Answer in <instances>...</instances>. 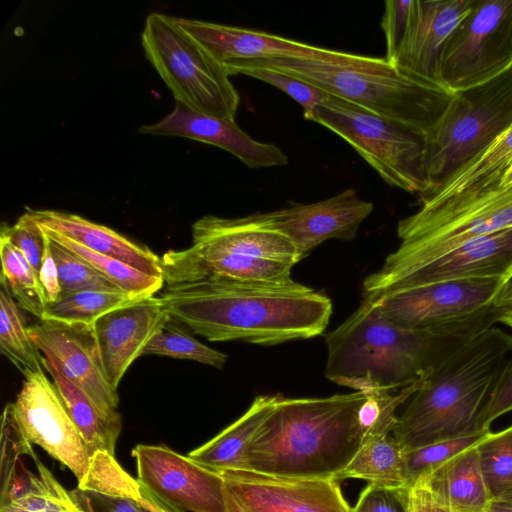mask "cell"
<instances>
[{
	"instance_id": "51",
	"label": "cell",
	"mask_w": 512,
	"mask_h": 512,
	"mask_svg": "<svg viewBox=\"0 0 512 512\" xmlns=\"http://www.w3.org/2000/svg\"><path fill=\"white\" fill-rule=\"evenodd\" d=\"M488 512H512V506L499 501H492Z\"/></svg>"
},
{
	"instance_id": "34",
	"label": "cell",
	"mask_w": 512,
	"mask_h": 512,
	"mask_svg": "<svg viewBox=\"0 0 512 512\" xmlns=\"http://www.w3.org/2000/svg\"><path fill=\"white\" fill-rule=\"evenodd\" d=\"M179 324L170 317L150 339L142 355L188 359L222 369L227 361V355L201 343Z\"/></svg>"
},
{
	"instance_id": "29",
	"label": "cell",
	"mask_w": 512,
	"mask_h": 512,
	"mask_svg": "<svg viewBox=\"0 0 512 512\" xmlns=\"http://www.w3.org/2000/svg\"><path fill=\"white\" fill-rule=\"evenodd\" d=\"M34 462L37 473L27 469L0 497V512H80L70 491L38 458Z\"/></svg>"
},
{
	"instance_id": "20",
	"label": "cell",
	"mask_w": 512,
	"mask_h": 512,
	"mask_svg": "<svg viewBox=\"0 0 512 512\" xmlns=\"http://www.w3.org/2000/svg\"><path fill=\"white\" fill-rule=\"evenodd\" d=\"M143 134L179 136L217 146L233 154L251 169L278 167L288 163L275 144L254 140L234 120L206 115L175 101L162 120L139 128Z\"/></svg>"
},
{
	"instance_id": "18",
	"label": "cell",
	"mask_w": 512,
	"mask_h": 512,
	"mask_svg": "<svg viewBox=\"0 0 512 512\" xmlns=\"http://www.w3.org/2000/svg\"><path fill=\"white\" fill-rule=\"evenodd\" d=\"M177 22L225 69L236 62L264 58L336 61L342 53L253 29L184 18Z\"/></svg>"
},
{
	"instance_id": "22",
	"label": "cell",
	"mask_w": 512,
	"mask_h": 512,
	"mask_svg": "<svg viewBox=\"0 0 512 512\" xmlns=\"http://www.w3.org/2000/svg\"><path fill=\"white\" fill-rule=\"evenodd\" d=\"M471 278H498L505 281L512 278V227L456 247L408 272L381 293L397 288Z\"/></svg>"
},
{
	"instance_id": "50",
	"label": "cell",
	"mask_w": 512,
	"mask_h": 512,
	"mask_svg": "<svg viewBox=\"0 0 512 512\" xmlns=\"http://www.w3.org/2000/svg\"><path fill=\"white\" fill-rule=\"evenodd\" d=\"M512 187V163L508 167V169L505 171L504 175L502 176L499 188H510Z\"/></svg>"
},
{
	"instance_id": "1",
	"label": "cell",
	"mask_w": 512,
	"mask_h": 512,
	"mask_svg": "<svg viewBox=\"0 0 512 512\" xmlns=\"http://www.w3.org/2000/svg\"><path fill=\"white\" fill-rule=\"evenodd\" d=\"M171 318L212 342L265 346L321 335L332 302L296 281L225 279L167 285L159 296Z\"/></svg>"
},
{
	"instance_id": "2",
	"label": "cell",
	"mask_w": 512,
	"mask_h": 512,
	"mask_svg": "<svg viewBox=\"0 0 512 512\" xmlns=\"http://www.w3.org/2000/svg\"><path fill=\"white\" fill-rule=\"evenodd\" d=\"M365 391L328 397H279L245 451V470L333 479L356 455L369 429Z\"/></svg>"
},
{
	"instance_id": "33",
	"label": "cell",
	"mask_w": 512,
	"mask_h": 512,
	"mask_svg": "<svg viewBox=\"0 0 512 512\" xmlns=\"http://www.w3.org/2000/svg\"><path fill=\"white\" fill-rule=\"evenodd\" d=\"M2 273L0 281L8 286L20 308L42 319L45 299L38 276L22 252L0 236Z\"/></svg>"
},
{
	"instance_id": "31",
	"label": "cell",
	"mask_w": 512,
	"mask_h": 512,
	"mask_svg": "<svg viewBox=\"0 0 512 512\" xmlns=\"http://www.w3.org/2000/svg\"><path fill=\"white\" fill-rule=\"evenodd\" d=\"M139 300L142 299H137L122 290L78 291L46 303L41 320L93 326L109 312Z\"/></svg>"
},
{
	"instance_id": "15",
	"label": "cell",
	"mask_w": 512,
	"mask_h": 512,
	"mask_svg": "<svg viewBox=\"0 0 512 512\" xmlns=\"http://www.w3.org/2000/svg\"><path fill=\"white\" fill-rule=\"evenodd\" d=\"M29 335L42 355L104 414L121 415L116 410L119 396L106 377L93 326L40 320L29 326Z\"/></svg>"
},
{
	"instance_id": "26",
	"label": "cell",
	"mask_w": 512,
	"mask_h": 512,
	"mask_svg": "<svg viewBox=\"0 0 512 512\" xmlns=\"http://www.w3.org/2000/svg\"><path fill=\"white\" fill-rule=\"evenodd\" d=\"M279 394L255 397L248 410L205 444L188 453L198 464L216 471L245 470V451Z\"/></svg>"
},
{
	"instance_id": "8",
	"label": "cell",
	"mask_w": 512,
	"mask_h": 512,
	"mask_svg": "<svg viewBox=\"0 0 512 512\" xmlns=\"http://www.w3.org/2000/svg\"><path fill=\"white\" fill-rule=\"evenodd\" d=\"M506 281L455 279L385 291L370 298L404 329L438 337L471 339L497 324L493 306Z\"/></svg>"
},
{
	"instance_id": "41",
	"label": "cell",
	"mask_w": 512,
	"mask_h": 512,
	"mask_svg": "<svg viewBox=\"0 0 512 512\" xmlns=\"http://www.w3.org/2000/svg\"><path fill=\"white\" fill-rule=\"evenodd\" d=\"M0 236L22 252L38 276L48 237L32 214L27 211L13 226L3 224Z\"/></svg>"
},
{
	"instance_id": "46",
	"label": "cell",
	"mask_w": 512,
	"mask_h": 512,
	"mask_svg": "<svg viewBox=\"0 0 512 512\" xmlns=\"http://www.w3.org/2000/svg\"><path fill=\"white\" fill-rule=\"evenodd\" d=\"M408 512H452L446 501L422 478L409 489Z\"/></svg>"
},
{
	"instance_id": "25",
	"label": "cell",
	"mask_w": 512,
	"mask_h": 512,
	"mask_svg": "<svg viewBox=\"0 0 512 512\" xmlns=\"http://www.w3.org/2000/svg\"><path fill=\"white\" fill-rule=\"evenodd\" d=\"M419 478L446 501L452 512H488L493 501L481 471L477 446Z\"/></svg>"
},
{
	"instance_id": "27",
	"label": "cell",
	"mask_w": 512,
	"mask_h": 512,
	"mask_svg": "<svg viewBox=\"0 0 512 512\" xmlns=\"http://www.w3.org/2000/svg\"><path fill=\"white\" fill-rule=\"evenodd\" d=\"M43 365L84 438L90 456L97 451H107L114 455L115 444L121 431V415L110 417L104 414L82 389L63 376L45 357Z\"/></svg>"
},
{
	"instance_id": "38",
	"label": "cell",
	"mask_w": 512,
	"mask_h": 512,
	"mask_svg": "<svg viewBox=\"0 0 512 512\" xmlns=\"http://www.w3.org/2000/svg\"><path fill=\"white\" fill-rule=\"evenodd\" d=\"M48 239L51 253L57 264L61 296L83 290H120L83 259L49 237Z\"/></svg>"
},
{
	"instance_id": "40",
	"label": "cell",
	"mask_w": 512,
	"mask_h": 512,
	"mask_svg": "<svg viewBox=\"0 0 512 512\" xmlns=\"http://www.w3.org/2000/svg\"><path fill=\"white\" fill-rule=\"evenodd\" d=\"M234 74H244L266 82L294 99L304 110V118L307 120L314 108L329 94L320 88L301 79L264 67H240Z\"/></svg>"
},
{
	"instance_id": "13",
	"label": "cell",
	"mask_w": 512,
	"mask_h": 512,
	"mask_svg": "<svg viewBox=\"0 0 512 512\" xmlns=\"http://www.w3.org/2000/svg\"><path fill=\"white\" fill-rule=\"evenodd\" d=\"M220 473L227 512H352L337 480L281 477L252 470Z\"/></svg>"
},
{
	"instance_id": "24",
	"label": "cell",
	"mask_w": 512,
	"mask_h": 512,
	"mask_svg": "<svg viewBox=\"0 0 512 512\" xmlns=\"http://www.w3.org/2000/svg\"><path fill=\"white\" fill-rule=\"evenodd\" d=\"M511 163L512 127L441 185L420 197L421 206H454L491 193L499 189Z\"/></svg>"
},
{
	"instance_id": "47",
	"label": "cell",
	"mask_w": 512,
	"mask_h": 512,
	"mask_svg": "<svg viewBox=\"0 0 512 512\" xmlns=\"http://www.w3.org/2000/svg\"><path fill=\"white\" fill-rule=\"evenodd\" d=\"M38 279L46 303L54 302L60 298L61 286L59 274L57 264L49 247V239L38 273Z\"/></svg>"
},
{
	"instance_id": "48",
	"label": "cell",
	"mask_w": 512,
	"mask_h": 512,
	"mask_svg": "<svg viewBox=\"0 0 512 512\" xmlns=\"http://www.w3.org/2000/svg\"><path fill=\"white\" fill-rule=\"evenodd\" d=\"M493 312L497 323L512 330V278L504 283L494 301Z\"/></svg>"
},
{
	"instance_id": "35",
	"label": "cell",
	"mask_w": 512,
	"mask_h": 512,
	"mask_svg": "<svg viewBox=\"0 0 512 512\" xmlns=\"http://www.w3.org/2000/svg\"><path fill=\"white\" fill-rule=\"evenodd\" d=\"M492 432L491 429L473 431L425 446L403 450L410 485L453 457L479 445Z\"/></svg>"
},
{
	"instance_id": "42",
	"label": "cell",
	"mask_w": 512,
	"mask_h": 512,
	"mask_svg": "<svg viewBox=\"0 0 512 512\" xmlns=\"http://www.w3.org/2000/svg\"><path fill=\"white\" fill-rule=\"evenodd\" d=\"M415 0H387L381 21L386 42V56L392 62L398 53L411 24Z\"/></svg>"
},
{
	"instance_id": "43",
	"label": "cell",
	"mask_w": 512,
	"mask_h": 512,
	"mask_svg": "<svg viewBox=\"0 0 512 512\" xmlns=\"http://www.w3.org/2000/svg\"><path fill=\"white\" fill-rule=\"evenodd\" d=\"M409 489L368 484L352 512H408Z\"/></svg>"
},
{
	"instance_id": "14",
	"label": "cell",
	"mask_w": 512,
	"mask_h": 512,
	"mask_svg": "<svg viewBox=\"0 0 512 512\" xmlns=\"http://www.w3.org/2000/svg\"><path fill=\"white\" fill-rule=\"evenodd\" d=\"M132 456L138 482L168 505L183 512H227L221 473L164 445L138 444Z\"/></svg>"
},
{
	"instance_id": "49",
	"label": "cell",
	"mask_w": 512,
	"mask_h": 512,
	"mask_svg": "<svg viewBox=\"0 0 512 512\" xmlns=\"http://www.w3.org/2000/svg\"><path fill=\"white\" fill-rule=\"evenodd\" d=\"M138 503L143 512H183L163 502L141 484Z\"/></svg>"
},
{
	"instance_id": "17",
	"label": "cell",
	"mask_w": 512,
	"mask_h": 512,
	"mask_svg": "<svg viewBox=\"0 0 512 512\" xmlns=\"http://www.w3.org/2000/svg\"><path fill=\"white\" fill-rule=\"evenodd\" d=\"M474 4L475 0H415L408 33L390 63L412 78L443 87L441 53Z\"/></svg>"
},
{
	"instance_id": "16",
	"label": "cell",
	"mask_w": 512,
	"mask_h": 512,
	"mask_svg": "<svg viewBox=\"0 0 512 512\" xmlns=\"http://www.w3.org/2000/svg\"><path fill=\"white\" fill-rule=\"evenodd\" d=\"M372 210V202L359 198L354 189H346L318 202L292 203L269 215L275 228L295 245L302 260L328 239H354Z\"/></svg>"
},
{
	"instance_id": "12",
	"label": "cell",
	"mask_w": 512,
	"mask_h": 512,
	"mask_svg": "<svg viewBox=\"0 0 512 512\" xmlns=\"http://www.w3.org/2000/svg\"><path fill=\"white\" fill-rule=\"evenodd\" d=\"M14 403L16 417L27 440L66 466L81 482L91 456L53 381L44 371L26 370Z\"/></svg>"
},
{
	"instance_id": "19",
	"label": "cell",
	"mask_w": 512,
	"mask_h": 512,
	"mask_svg": "<svg viewBox=\"0 0 512 512\" xmlns=\"http://www.w3.org/2000/svg\"><path fill=\"white\" fill-rule=\"evenodd\" d=\"M191 247L295 265V245L273 225L269 212L240 218L205 215L192 225Z\"/></svg>"
},
{
	"instance_id": "21",
	"label": "cell",
	"mask_w": 512,
	"mask_h": 512,
	"mask_svg": "<svg viewBox=\"0 0 512 512\" xmlns=\"http://www.w3.org/2000/svg\"><path fill=\"white\" fill-rule=\"evenodd\" d=\"M170 318L159 297H148L102 316L93 325L110 385L117 387L130 365Z\"/></svg>"
},
{
	"instance_id": "9",
	"label": "cell",
	"mask_w": 512,
	"mask_h": 512,
	"mask_svg": "<svg viewBox=\"0 0 512 512\" xmlns=\"http://www.w3.org/2000/svg\"><path fill=\"white\" fill-rule=\"evenodd\" d=\"M147 59L179 101L206 115L234 120L239 95L224 66L185 32L177 18L150 14L141 34Z\"/></svg>"
},
{
	"instance_id": "32",
	"label": "cell",
	"mask_w": 512,
	"mask_h": 512,
	"mask_svg": "<svg viewBox=\"0 0 512 512\" xmlns=\"http://www.w3.org/2000/svg\"><path fill=\"white\" fill-rule=\"evenodd\" d=\"M0 350L22 373L44 371V356L29 335L20 306L0 281Z\"/></svg>"
},
{
	"instance_id": "37",
	"label": "cell",
	"mask_w": 512,
	"mask_h": 512,
	"mask_svg": "<svg viewBox=\"0 0 512 512\" xmlns=\"http://www.w3.org/2000/svg\"><path fill=\"white\" fill-rule=\"evenodd\" d=\"M77 487L136 500L140 497L138 480L126 473L107 451H97L91 456L88 471Z\"/></svg>"
},
{
	"instance_id": "6",
	"label": "cell",
	"mask_w": 512,
	"mask_h": 512,
	"mask_svg": "<svg viewBox=\"0 0 512 512\" xmlns=\"http://www.w3.org/2000/svg\"><path fill=\"white\" fill-rule=\"evenodd\" d=\"M512 227V187L454 206H421L399 221L398 248L363 281V296L386 290L408 272L485 235Z\"/></svg>"
},
{
	"instance_id": "30",
	"label": "cell",
	"mask_w": 512,
	"mask_h": 512,
	"mask_svg": "<svg viewBox=\"0 0 512 512\" xmlns=\"http://www.w3.org/2000/svg\"><path fill=\"white\" fill-rule=\"evenodd\" d=\"M42 229L51 240L83 259L118 289L137 299L154 296L165 283L163 278L148 275L123 261L92 251L51 230Z\"/></svg>"
},
{
	"instance_id": "5",
	"label": "cell",
	"mask_w": 512,
	"mask_h": 512,
	"mask_svg": "<svg viewBox=\"0 0 512 512\" xmlns=\"http://www.w3.org/2000/svg\"><path fill=\"white\" fill-rule=\"evenodd\" d=\"M269 68L312 84L331 96L354 103L425 139L434 129L454 93L412 78L385 58L343 52L336 61L264 58L226 67Z\"/></svg>"
},
{
	"instance_id": "4",
	"label": "cell",
	"mask_w": 512,
	"mask_h": 512,
	"mask_svg": "<svg viewBox=\"0 0 512 512\" xmlns=\"http://www.w3.org/2000/svg\"><path fill=\"white\" fill-rule=\"evenodd\" d=\"M471 339L404 329L388 320L375 300L363 297L359 307L325 335L324 375L356 391H398L421 381Z\"/></svg>"
},
{
	"instance_id": "44",
	"label": "cell",
	"mask_w": 512,
	"mask_h": 512,
	"mask_svg": "<svg viewBox=\"0 0 512 512\" xmlns=\"http://www.w3.org/2000/svg\"><path fill=\"white\" fill-rule=\"evenodd\" d=\"M512 411V351L504 362L480 417L479 428L490 429L494 420Z\"/></svg>"
},
{
	"instance_id": "28",
	"label": "cell",
	"mask_w": 512,
	"mask_h": 512,
	"mask_svg": "<svg viewBox=\"0 0 512 512\" xmlns=\"http://www.w3.org/2000/svg\"><path fill=\"white\" fill-rule=\"evenodd\" d=\"M356 478L387 487L411 486L403 448L390 433L367 435L364 443L335 480Z\"/></svg>"
},
{
	"instance_id": "36",
	"label": "cell",
	"mask_w": 512,
	"mask_h": 512,
	"mask_svg": "<svg viewBox=\"0 0 512 512\" xmlns=\"http://www.w3.org/2000/svg\"><path fill=\"white\" fill-rule=\"evenodd\" d=\"M479 462L493 500L512 488V425L492 434L477 445Z\"/></svg>"
},
{
	"instance_id": "11",
	"label": "cell",
	"mask_w": 512,
	"mask_h": 512,
	"mask_svg": "<svg viewBox=\"0 0 512 512\" xmlns=\"http://www.w3.org/2000/svg\"><path fill=\"white\" fill-rule=\"evenodd\" d=\"M512 65V0H475L440 57L443 87L455 93L485 83Z\"/></svg>"
},
{
	"instance_id": "23",
	"label": "cell",
	"mask_w": 512,
	"mask_h": 512,
	"mask_svg": "<svg viewBox=\"0 0 512 512\" xmlns=\"http://www.w3.org/2000/svg\"><path fill=\"white\" fill-rule=\"evenodd\" d=\"M44 229L63 235L84 247L104 254L155 277H162L161 258L148 247L139 245L111 228L79 215L54 211L30 210Z\"/></svg>"
},
{
	"instance_id": "45",
	"label": "cell",
	"mask_w": 512,
	"mask_h": 512,
	"mask_svg": "<svg viewBox=\"0 0 512 512\" xmlns=\"http://www.w3.org/2000/svg\"><path fill=\"white\" fill-rule=\"evenodd\" d=\"M70 495L80 512H143L138 500L105 494L79 487Z\"/></svg>"
},
{
	"instance_id": "3",
	"label": "cell",
	"mask_w": 512,
	"mask_h": 512,
	"mask_svg": "<svg viewBox=\"0 0 512 512\" xmlns=\"http://www.w3.org/2000/svg\"><path fill=\"white\" fill-rule=\"evenodd\" d=\"M511 351L512 334L493 326L435 365L392 430L403 450L481 430V411Z\"/></svg>"
},
{
	"instance_id": "39",
	"label": "cell",
	"mask_w": 512,
	"mask_h": 512,
	"mask_svg": "<svg viewBox=\"0 0 512 512\" xmlns=\"http://www.w3.org/2000/svg\"><path fill=\"white\" fill-rule=\"evenodd\" d=\"M24 455L37 458L18 422L14 403H7L1 421V488L11 481Z\"/></svg>"
},
{
	"instance_id": "52",
	"label": "cell",
	"mask_w": 512,
	"mask_h": 512,
	"mask_svg": "<svg viewBox=\"0 0 512 512\" xmlns=\"http://www.w3.org/2000/svg\"><path fill=\"white\" fill-rule=\"evenodd\" d=\"M493 501H499L512 506V488L500 493Z\"/></svg>"
},
{
	"instance_id": "10",
	"label": "cell",
	"mask_w": 512,
	"mask_h": 512,
	"mask_svg": "<svg viewBox=\"0 0 512 512\" xmlns=\"http://www.w3.org/2000/svg\"><path fill=\"white\" fill-rule=\"evenodd\" d=\"M307 120L333 131L389 185L425 195L424 139L404 127L335 96H327Z\"/></svg>"
},
{
	"instance_id": "7",
	"label": "cell",
	"mask_w": 512,
	"mask_h": 512,
	"mask_svg": "<svg viewBox=\"0 0 512 512\" xmlns=\"http://www.w3.org/2000/svg\"><path fill=\"white\" fill-rule=\"evenodd\" d=\"M511 127L512 65L485 83L455 92L442 117L424 139V169L430 185L426 194Z\"/></svg>"
}]
</instances>
